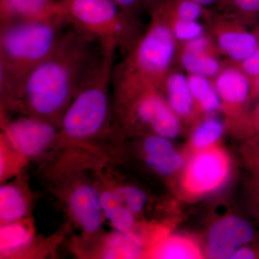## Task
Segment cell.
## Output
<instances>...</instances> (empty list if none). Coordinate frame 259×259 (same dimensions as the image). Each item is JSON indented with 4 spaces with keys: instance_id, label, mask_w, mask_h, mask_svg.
Segmentation results:
<instances>
[{
    "instance_id": "6da1fadb",
    "label": "cell",
    "mask_w": 259,
    "mask_h": 259,
    "mask_svg": "<svg viewBox=\"0 0 259 259\" xmlns=\"http://www.w3.org/2000/svg\"><path fill=\"white\" fill-rule=\"evenodd\" d=\"M103 55L98 42L69 25L50 55L28 75L18 109L60 126L66 109Z\"/></svg>"
},
{
    "instance_id": "7a4b0ae2",
    "label": "cell",
    "mask_w": 259,
    "mask_h": 259,
    "mask_svg": "<svg viewBox=\"0 0 259 259\" xmlns=\"http://www.w3.org/2000/svg\"><path fill=\"white\" fill-rule=\"evenodd\" d=\"M69 26L65 15L0 25V92L4 105L18 108L28 75L50 55Z\"/></svg>"
},
{
    "instance_id": "3957f363",
    "label": "cell",
    "mask_w": 259,
    "mask_h": 259,
    "mask_svg": "<svg viewBox=\"0 0 259 259\" xmlns=\"http://www.w3.org/2000/svg\"><path fill=\"white\" fill-rule=\"evenodd\" d=\"M69 25L98 42L105 55L125 56L142 33L141 22L124 13L110 0H62Z\"/></svg>"
},
{
    "instance_id": "277c9868",
    "label": "cell",
    "mask_w": 259,
    "mask_h": 259,
    "mask_svg": "<svg viewBox=\"0 0 259 259\" xmlns=\"http://www.w3.org/2000/svg\"><path fill=\"white\" fill-rule=\"evenodd\" d=\"M115 56L104 54L61 119V134L73 141H84L100 134L110 119L112 75Z\"/></svg>"
},
{
    "instance_id": "5b68a950",
    "label": "cell",
    "mask_w": 259,
    "mask_h": 259,
    "mask_svg": "<svg viewBox=\"0 0 259 259\" xmlns=\"http://www.w3.org/2000/svg\"><path fill=\"white\" fill-rule=\"evenodd\" d=\"M148 13L149 23L120 64L162 90L178 54L179 42L158 12L151 9Z\"/></svg>"
},
{
    "instance_id": "8992f818",
    "label": "cell",
    "mask_w": 259,
    "mask_h": 259,
    "mask_svg": "<svg viewBox=\"0 0 259 259\" xmlns=\"http://www.w3.org/2000/svg\"><path fill=\"white\" fill-rule=\"evenodd\" d=\"M205 25L220 54L233 64L243 62L256 49L258 40L255 32L239 19L212 10Z\"/></svg>"
},
{
    "instance_id": "52a82bcc",
    "label": "cell",
    "mask_w": 259,
    "mask_h": 259,
    "mask_svg": "<svg viewBox=\"0 0 259 259\" xmlns=\"http://www.w3.org/2000/svg\"><path fill=\"white\" fill-rule=\"evenodd\" d=\"M4 132L15 151L26 157L40 154L59 136L54 123L27 115L5 122Z\"/></svg>"
},
{
    "instance_id": "ba28073f",
    "label": "cell",
    "mask_w": 259,
    "mask_h": 259,
    "mask_svg": "<svg viewBox=\"0 0 259 259\" xmlns=\"http://www.w3.org/2000/svg\"><path fill=\"white\" fill-rule=\"evenodd\" d=\"M222 107L229 115L241 117L252 130L251 112L245 111L250 100V79L237 65H227L214 79ZM253 131V130H252Z\"/></svg>"
},
{
    "instance_id": "9c48e42d",
    "label": "cell",
    "mask_w": 259,
    "mask_h": 259,
    "mask_svg": "<svg viewBox=\"0 0 259 259\" xmlns=\"http://www.w3.org/2000/svg\"><path fill=\"white\" fill-rule=\"evenodd\" d=\"M228 172V160L217 149H208L196 155L185 175V186L194 194L214 190L225 180Z\"/></svg>"
},
{
    "instance_id": "30bf717a",
    "label": "cell",
    "mask_w": 259,
    "mask_h": 259,
    "mask_svg": "<svg viewBox=\"0 0 259 259\" xmlns=\"http://www.w3.org/2000/svg\"><path fill=\"white\" fill-rule=\"evenodd\" d=\"M254 235L253 226L245 220L235 216L224 218L211 228L207 254L210 258H231L238 248L252 241Z\"/></svg>"
},
{
    "instance_id": "8fae6325",
    "label": "cell",
    "mask_w": 259,
    "mask_h": 259,
    "mask_svg": "<svg viewBox=\"0 0 259 259\" xmlns=\"http://www.w3.org/2000/svg\"><path fill=\"white\" fill-rule=\"evenodd\" d=\"M70 212L76 222L88 233H95L101 228L104 214L100 194L88 184H81L71 191L68 200Z\"/></svg>"
},
{
    "instance_id": "7c38bea8",
    "label": "cell",
    "mask_w": 259,
    "mask_h": 259,
    "mask_svg": "<svg viewBox=\"0 0 259 259\" xmlns=\"http://www.w3.org/2000/svg\"><path fill=\"white\" fill-rule=\"evenodd\" d=\"M60 15H65L62 0H0V25Z\"/></svg>"
},
{
    "instance_id": "4fadbf2b",
    "label": "cell",
    "mask_w": 259,
    "mask_h": 259,
    "mask_svg": "<svg viewBox=\"0 0 259 259\" xmlns=\"http://www.w3.org/2000/svg\"><path fill=\"white\" fill-rule=\"evenodd\" d=\"M144 149L148 166L161 175H171L183 164V158L175 151L169 139L163 136H148L144 141Z\"/></svg>"
},
{
    "instance_id": "5bb4252c",
    "label": "cell",
    "mask_w": 259,
    "mask_h": 259,
    "mask_svg": "<svg viewBox=\"0 0 259 259\" xmlns=\"http://www.w3.org/2000/svg\"><path fill=\"white\" fill-rule=\"evenodd\" d=\"M162 91L168 105L177 116L190 117L197 110L189 84L188 76L182 71L172 69L167 75Z\"/></svg>"
},
{
    "instance_id": "9a60e30c",
    "label": "cell",
    "mask_w": 259,
    "mask_h": 259,
    "mask_svg": "<svg viewBox=\"0 0 259 259\" xmlns=\"http://www.w3.org/2000/svg\"><path fill=\"white\" fill-rule=\"evenodd\" d=\"M181 66L187 74L199 75L214 79L227 66L219 55L191 52L178 49L177 54Z\"/></svg>"
},
{
    "instance_id": "2e32d148",
    "label": "cell",
    "mask_w": 259,
    "mask_h": 259,
    "mask_svg": "<svg viewBox=\"0 0 259 259\" xmlns=\"http://www.w3.org/2000/svg\"><path fill=\"white\" fill-rule=\"evenodd\" d=\"M104 217L116 231L129 232L135 224L134 213L121 200L117 191L106 190L100 194Z\"/></svg>"
},
{
    "instance_id": "e0dca14e",
    "label": "cell",
    "mask_w": 259,
    "mask_h": 259,
    "mask_svg": "<svg viewBox=\"0 0 259 259\" xmlns=\"http://www.w3.org/2000/svg\"><path fill=\"white\" fill-rule=\"evenodd\" d=\"M196 108L204 112L218 111L222 107L214 79L199 75L187 74Z\"/></svg>"
},
{
    "instance_id": "ac0fdd59",
    "label": "cell",
    "mask_w": 259,
    "mask_h": 259,
    "mask_svg": "<svg viewBox=\"0 0 259 259\" xmlns=\"http://www.w3.org/2000/svg\"><path fill=\"white\" fill-rule=\"evenodd\" d=\"M143 251L142 243L137 237L129 232L116 231L107 239L103 258H136Z\"/></svg>"
},
{
    "instance_id": "d6986e66",
    "label": "cell",
    "mask_w": 259,
    "mask_h": 259,
    "mask_svg": "<svg viewBox=\"0 0 259 259\" xmlns=\"http://www.w3.org/2000/svg\"><path fill=\"white\" fill-rule=\"evenodd\" d=\"M27 204L23 193L13 185L2 186L0 188V218L2 222H17L25 215Z\"/></svg>"
},
{
    "instance_id": "ffe728a7",
    "label": "cell",
    "mask_w": 259,
    "mask_h": 259,
    "mask_svg": "<svg viewBox=\"0 0 259 259\" xmlns=\"http://www.w3.org/2000/svg\"><path fill=\"white\" fill-rule=\"evenodd\" d=\"M211 9L239 19L248 27L259 23V0H221Z\"/></svg>"
},
{
    "instance_id": "44dd1931",
    "label": "cell",
    "mask_w": 259,
    "mask_h": 259,
    "mask_svg": "<svg viewBox=\"0 0 259 259\" xmlns=\"http://www.w3.org/2000/svg\"><path fill=\"white\" fill-rule=\"evenodd\" d=\"M155 256L165 259H190L200 258L198 248L193 242L185 238L174 237L158 247Z\"/></svg>"
},
{
    "instance_id": "7402d4cb",
    "label": "cell",
    "mask_w": 259,
    "mask_h": 259,
    "mask_svg": "<svg viewBox=\"0 0 259 259\" xmlns=\"http://www.w3.org/2000/svg\"><path fill=\"white\" fill-rule=\"evenodd\" d=\"M151 9L156 10L164 19L179 44L190 41L207 32V26L201 21L169 18L162 14L156 8L150 10Z\"/></svg>"
},
{
    "instance_id": "603a6c76",
    "label": "cell",
    "mask_w": 259,
    "mask_h": 259,
    "mask_svg": "<svg viewBox=\"0 0 259 259\" xmlns=\"http://www.w3.org/2000/svg\"><path fill=\"white\" fill-rule=\"evenodd\" d=\"M31 238L30 232L23 225L17 222L5 223L0 231V244L3 253L22 248Z\"/></svg>"
},
{
    "instance_id": "cb8c5ba5",
    "label": "cell",
    "mask_w": 259,
    "mask_h": 259,
    "mask_svg": "<svg viewBox=\"0 0 259 259\" xmlns=\"http://www.w3.org/2000/svg\"><path fill=\"white\" fill-rule=\"evenodd\" d=\"M224 125L221 120L214 117H208L201 122L194 130L192 144L202 149L212 146L222 136Z\"/></svg>"
},
{
    "instance_id": "d4e9b609",
    "label": "cell",
    "mask_w": 259,
    "mask_h": 259,
    "mask_svg": "<svg viewBox=\"0 0 259 259\" xmlns=\"http://www.w3.org/2000/svg\"><path fill=\"white\" fill-rule=\"evenodd\" d=\"M124 204L133 212L139 213L144 209L147 195L141 189L132 186H124L116 189Z\"/></svg>"
},
{
    "instance_id": "484cf974",
    "label": "cell",
    "mask_w": 259,
    "mask_h": 259,
    "mask_svg": "<svg viewBox=\"0 0 259 259\" xmlns=\"http://www.w3.org/2000/svg\"><path fill=\"white\" fill-rule=\"evenodd\" d=\"M252 30L255 32L258 40L256 49L248 59L240 64H236L250 78V79L259 74V23L253 27Z\"/></svg>"
},
{
    "instance_id": "4316f807",
    "label": "cell",
    "mask_w": 259,
    "mask_h": 259,
    "mask_svg": "<svg viewBox=\"0 0 259 259\" xmlns=\"http://www.w3.org/2000/svg\"><path fill=\"white\" fill-rule=\"evenodd\" d=\"M114 4L117 5L124 13L131 18L141 21V16L143 11L148 7L146 0H110Z\"/></svg>"
},
{
    "instance_id": "83f0119b",
    "label": "cell",
    "mask_w": 259,
    "mask_h": 259,
    "mask_svg": "<svg viewBox=\"0 0 259 259\" xmlns=\"http://www.w3.org/2000/svg\"><path fill=\"white\" fill-rule=\"evenodd\" d=\"M256 252L253 248L248 247H241L233 253V259H253L257 257Z\"/></svg>"
},
{
    "instance_id": "f1b7e54d",
    "label": "cell",
    "mask_w": 259,
    "mask_h": 259,
    "mask_svg": "<svg viewBox=\"0 0 259 259\" xmlns=\"http://www.w3.org/2000/svg\"><path fill=\"white\" fill-rule=\"evenodd\" d=\"M251 125L253 134L259 138V100L254 110L251 112Z\"/></svg>"
},
{
    "instance_id": "f546056e",
    "label": "cell",
    "mask_w": 259,
    "mask_h": 259,
    "mask_svg": "<svg viewBox=\"0 0 259 259\" xmlns=\"http://www.w3.org/2000/svg\"><path fill=\"white\" fill-rule=\"evenodd\" d=\"M250 100H259V74L250 79Z\"/></svg>"
},
{
    "instance_id": "4dcf8cb0",
    "label": "cell",
    "mask_w": 259,
    "mask_h": 259,
    "mask_svg": "<svg viewBox=\"0 0 259 259\" xmlns=\"http://www.w3.org/2000/svg\"><path fill=\"white\" fill-rule=\"evenodd\" d=\"M194 1L202 5L204 8H212L215 6L221 0H194Z\"/></svg>"
},
{
    "instance_id": "1f68e13d",
    "label": "cell",
    "mask_w": 259,
    "mask_h": 259,
    "mask_svg": "<svg viewBox=\"0 0 259 259\" xmlns=\"http://www.w3.org/2000/svg\"><path fill=\"white\" fill-rule=\"evenodd\" d=\"M161 1V0H146V5H147L148 7V10L153 6V5L157 3L158 2Z\"/></svg>"
}]
</instances>
